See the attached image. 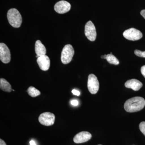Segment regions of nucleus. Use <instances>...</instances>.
Instances as JSON below:
<instances>
[{
    "instance_id": "nucleus-24",
    "label": "nucleus",
    "mask_w": 145,
    "mask_h": 145,
    "mask_svg": "<svg viewBox=\"0 0 145 145\" xmlns=\"http://www.w3.org/2000/svg\"><path fill=\"white\" fill-rule=\"evenodd\" d=\"M29 143H30V145H36V143L33 140H31L29 142Z\"/></svg>"
},
{
    "instance_id": "nucleus-17",
    "label": "nucleus",
    "mask_w": 145,
    "mask_h": 145,
    "mask_svg": "<svg viewBox=\"0 0 145 145\" xmlns=\"http://www.w3.org/2000/svg\"><path fill=\"white\" fill-rule=\"evenodd\" d=\"M134 53L138 57L145 58V51H142L138 50H136L134 51Z\"/></svg>"
},
{
    "instance_id": "nucleus-2",
    "label": "nucleus",
    "mask_w": 145,
    "mask_h": 145,
    "mask_svg": "<svg viewBox=\"0 0 145 145\" xmlns=\"http://www.w3.org/2000/svg\"><path fill=\"white\" fill-rule=\"evenodd\" d=\"M7 19L9 24L16 28L21 26L22 19L20 13L16 8H11L8 10L7 14Z\"/></svg>"
},
{
    "instance_id": "nucleus-3",
    "label": "nucleus",
    "mask_w": 145,
    "mask_h": 145,
    "mask_svg": "<svg viewBox=\"0 0 145 145\" xmlns=\"http://www.w3.org/2000/svg\"><path fill=\"white\" fill-rule=\"evenodd\" d=\"M74 54V50L71 44L66 45L64 47L61 55V61L64 64L71 62Z\"/></svg>"
},
{
    "instance_id": "nucleus-20",
    "label": "nucleus",
    "mask_w": 145,
    "mask_h": 145,
    "mask_svg": "<svg viewBox=\"0 0 145 145\" xmlns=\"http://www.w3.org/2000/svg\"><path fill=\"white\" fill-rule=\"evenodd\" d=\"M72 93H73L74 95H76V96H79L80 94V91H79L76 90V89H73L72 91Z\"/></svg>"
},
{
    "instance_id": "nucleus-5",
    "label": "nucleus",
    "mask_w": 145,
    "mask_h": 145,
    "mask_svg": "<svg viewBox=\"0 0 145 145\" xmlns=\"http://www.w3.org/2000/svg\"><path fill=\"white\" fill-rule=\"evenodd\" d=\"M88 88L91 94H96L99 89V83L96 75L91 74L89 75L88 81Z\"/></svg>"
},
{
    "instance_id": "nucleus-23",
    "label": "nucleus",
    "mask_w": 145,
    "mask_h": 145,
    "mask_svg": "<svg viewBox=\"0 0 145 145\" xmlns=\"http://www.w3.org/2000/svg\"><path fill=\"white\" fill-rule=\"evenodd\" d=\"M0 145H7L5 142L2 139L0 140Z\"/></svg>"
},
{
    "instance_id": "nucleus-16",
    "label": "nucleus",
    "mask_w": 145,
    "mask_h": 145,
    "mask_svg": "<svg viewBox=\"0 0 145 145\" xmlns=\"http://www.w3.org/2000/svg\"><path fill=\"white\" fill-rule=\"evenodd\" d=\"M106 59L109 63L114 65L119 64V60L117 58L112 54H107Z\"/></svg>"
},
{
    "instance_id": "nucleus-9",
    "label": "nucleus",
    "mask_w": 145,
    "mask_h": 145,
    "mask_svg": "<svg viewBox=\"0 0 145 145\" xmlns=\"http://www.w3.org/2000/svg\"><path fill=\"white\" fill-rule=\"evenodd\" d=\"M71 5L69 3L65 1H61L57 2L54 7V10L60 14L67 13L70 10Z\"/></svg>"
},
{
    "instance_id": "nucleus-13",
    "label": "nucleus",
    "mask_w": 145,
    "mask_h": 145,
    "mask_svg": "<svg viewBox=\"0 0 145 145\" xmlns=\"http://www.w3.org/2000/svg\"><path fill=\"white\" fill-rule=\"evenodd\" d=\"M35 50L36 55L38 57L46 55V48L39 40L36 41L35 45Z\"/></svg>"
},
{
    "instance_id": "nucleus-6",
    "label": "nucleus",
    "mask_w": 145,
    "mask_h": 145,
    "mask_svg": "<svg viewBox=\"0 0 145 145\" xmlns=\"http://www.w3.org/2000/svg\"><path fill=\"white\" fill-rule=\"evenodd\" d=\"M124 37L129 40L135 41L142 39L143 35L142 32L134 28H131L126 30L123 33Z\"/></svg>"
},
{
    "instance_id": "nucleus-10",
    "label": "nucleus",
    "mask_w": 145,
    "mask_h": 145,
    "mask_svg": "<svg viewBox=\"0 0 145 145\" xmlns=\"http://www.w3.org/2000/svg\"><path fill=\"white\" fill-rule=\"evenodd\" d=\"M92 135L88 131H82L79 133L73 138V141L76 144H81L88 142L91 139Z\"/></svg>"
},
{
    "instance_id": "nucleus-18",
    "label": "nucleus",
    "mask_w": 145,
    "mask_h": 145,
    "mask_svg": "<svg viewBox=\"0 0 145 145\" xmlns=\"http://www.w3.org/2000/svg\"><path fill=\"white\" fill-rule=\"evenodd\" d=\"M139 128L140 131L145 136V122L143 121L140 123L139 125Z\"/></svg>"
},
{
    "instance_id": "nucleus-27",
    "label": "nucleus",
    "mask_w": 145,
    "mask_h": 145,
    "mask_svg": "<svg viewBox=\"0 0 145 145\" xmlns=\"http://www.w3.org/2000/svg\"><path fill=\"white\" fill-rule=\"evenodd\" d=\"M102 145L99 144V145Z\"/></svg>"
},
{
    "instance_id": "nucleus-19",
    "label": "nucleus",
    "mask_w": 145,
    "mask_h": 145,
    "mask_svg": "<svg viewBox=\"0 0 145 145\" xmlns=\"http://www.w3.org/2000/svg\"><path fill=\"white\" fill-rule=\"evenodd\" d=\"M71 104L73 106H77L79 105V102L76 100H73L71 101Z\"/></svg>"
},
{
    "instance_id": "nucleus-14",
    "label": "nucleus",
    "mask_w": 145,
    "mask_h": 145,
    "mask_svg": "<svg viewBox=\"0 0 145 145\" xmlns=\"http://www.w3.org/2000/svg\"><path fill=\"white\" fill-rule=\"evenodd\" d=\"M0 88L1 90L5 92H10L12 91L10 84L4 78L0 79Z\"/></svg>"
},
{
    "instance_id": "nucleus-22",
    "label": "nucleus",
    "mask_w": 145,
    "mask_h": 145,
    "mask_svg": "<svg viewBox=\"0 0 145 145\" xmlns=\"http://www.w3.org/2000/svg\"><path fill=\"white\" fill-rule=\"evenodd\" d=\"M141 15L143 16V18L145 19V9L144 10H142L141 11Z\"/></svg>"
},
{
    "instance_id": "nucleus-1",
    "label": "nucleus",
    "mask_w": 145,
    "mask_h": 145,
    "mask_svg": "<svg viewBox=\"0 0 145 145\" xmlns=\"http://www.w3.org/2000/svg\"><path fill=\"white\" fill-rule=\"evenodd\" d=\"M145 106V101L142 97L137 96L127 100L125 102L124 107L125 110L129 112L140 111Z\"/></svg>"
},
{
    "instance_id": "nucleus-26",
    "label": "nucleus",
    "mask_w": 145,
    "mask_h": 145,
    "mask_svg": "<svg viewBox=\"0 0 145 145\" xmlns=\"http://www.w3.org/2000/svg\"><path fill=\"white\" fill-rule=\"evenodd\" d=\"M101 58H102V59H104V55L103 56H101Z\"/></svg>"
},
{
    "instance_id": "nucleus-12",
    "label": "nucleus",
    "mask_w": 145,
    "mask_h": 145,
    "mask_svg": "<svg viewBox=\"0 0 145 145\" xmlns=\"http://www.w3.org/2000/svg\"><path fill=\"white\" fill-rule=\"evenodd\" d=\"M125 86L128 88H131L134 91H138L142 87V83L136 79H131L126 82Z\"/></svg>"
},
{
    "instance_id": "nucleus-25",
    "label": "nucleus",
    "mask_w": 145,
    "mask_h": 145,
    "mask_svg": "<svg viewBox=\"0 0 145 145\" xmlns=\"http://www.w3.org/2000/svg\"><path fill=\"white\" fill-rule=\"evenodd\" d=\"M107 57V54H105V55H104V59H106Z\"/></svg>"
},
{
    "instance_id": "nucleus-8",
    "label": "nucleus",
    "mask_w": 145,
    "mask_h": 145,
    "mask_svg": "<svg viewBox=\"0 0 145 145\" xmlns=\"http://www.w3.org/2000/svg\"><path fill=\"white\" fill-rule=\"evenodd\" d=\"M0 59L5 64L10 62L11 59L10 50L7 46L3 43H0Z\"/></svg>"
},
{
    "instance_id": "nucleus-21",
    "label": "nucleus",
    "mask_w": 145,
    "mask_h": 145,
    "mask_svg": "<svg viewBox=\"0 0 145 145\" xmlns=\"http://www.w3.org/2000/svg\"><path fill=\"white\" fill-rule=\"evenodd\" d=\"M141 72L142 75L145 78V65L143 66L141 69Z\"/></svg>"
},
{
    "instance_id": "nucleus-15",
    "label": "nucleus",
    "mask_w": 145,
    "mask_h": 145,
    "mask_svg": "<svg viewBox=\"0 0 145 145\" xmlns=\"http://www.w3.org/2000/svg\"><path fill=\"white\" fill-rule=\"evenodd\" d=\"M29 95L32 97H36L40 95L41 92L33 86H30L27 90Z\"/></svg>"
},
{
    "instance_id": "nucleus-11",
    "label": "nucleus",
    "mask_w": 145,
    "mask_h": 145,
    "mask_svg": "<svg viewBox=\"0 0 145 145\" xmlns=\"http://www.w3.org/2000/svg\"><path fill=\"white\" fill-rule=\"evenodd\" d=\"M37 62L42 70L46 71L49 69L50 67V60L47 55H43L37 58Z\"/></svg>"
},
{
    "instance_id": "nucleus-4",
    "label": "nucleus",
    "mask_w": 145,
    "mask_h": 145,
    "mask_svg": "<svg viewBox=\"0 0 145 145\" xmlns=\"http://www.w3.org/2000/svg\"><path fill=\"white\" fill-rule=\"evenodd\" d=\"M55 115L50 112H45L39 116V121L40 123L46 126L54 124L55 121Z\"/></svg>"
},
{
    "instance_id": "nucleus-7",
    "label": "nucleus",
    "mask_w": 145,
    "mask_h": 145,
    "mask_svg": "<svg viewBox=\"0 0 145 145\" xmlns=\"http://www.w3.org/2000/svg\"><path fill=\"white\" fill-rule=\"evenodd\" d=\"M85 34L91 41H94L96 38V29L94 24L91 21H88L85 27Z\"/></svg>"
}]
</instances>
